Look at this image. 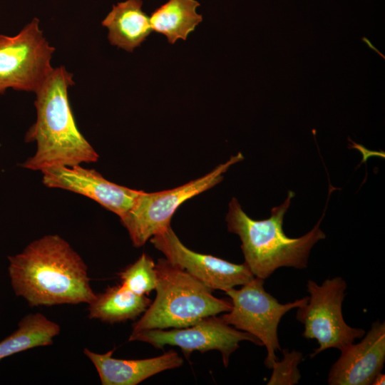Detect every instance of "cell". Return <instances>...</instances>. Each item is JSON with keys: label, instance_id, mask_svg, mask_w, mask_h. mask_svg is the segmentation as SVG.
Instances as JSON below:
<instances>
[{"label": "cell", "instance_id": "6da1fadb", "mask_svg": "<svg viewBox=\"0 0 385 385\" xmlns=\"http://www.w3.org/2000/svg\"><path fill=\"white\" fill-rule=\"evenodd\" d=\"M15 294L31 307L88 304L96 296L82 257L58 235H46L9 256Z\"/></svg>", "mask_w": 385, "mask_h": 385}, {"label": "cell", "instance_id": "7a4b0ae2", "mask_svg": "<svg viewBox=\"0 0 385 385\" xmlns=\"http://www.w3.org/2000/svg\"><path fill=\"white\" fill-rule=\"evenodd\" d=\"M73 84V74L60 66L53 68L35 92L36 120L24 140L35 142L36 150L21 167L41 171L50 166H73L98 160L73 115L68 91Z\"/></svg>", "mask_w": 385, "mask_h": 385}, {"label": "cell", "instance_id": "3957f363", "mask_svg": "<svg viewBox=\"0 0 385 385\" xmlns=\"http://www.w3.org/2000/svg\"><path fill=\"white\" fill-rule=\"evenodd\" d=\"M294 196L289 191L284 202L272 209L270 217L261 220L250 218L236 198L229 204L227 230L240 237L245 263L255 277L265 280L282 267L306 268L312 247L326 237L319 228L324 215L304 235L290 238L285 235L283 220Z\"/></svg>", "mask_w": 385, "mask_h": 385}, {"label": "cell", "instance_id": "277c9868", "mask_svg": "<svg viewBox=\"0 0 385 385\" xmlns=\"http://www.w3.org/2000/svg\"><path fill=\"white\" fill-rule=\"evenodd\" d=\"M155 270V299L133 324L132 332L188 327L231 309V302L214 297L212 289L165 258L158 260Z\"/></svg>", "mask_w": 385, "mask_h": 385}, {"label": "cell", "instance_id": "5b68a950", "mask_svg": "<svg viewBox=\"0 0 385 385\" xmlns=\"http://www.w3.org/2000/svg\"><path fill=\"white\" fill-rule=\"evenodd\" d=\"M244 159L241 153L232 156L204 176L173 189L155 192L142 191L131 208L120 217L133 246L141 247L170 226V220L185 201L218 184L229 168Z\"/></svg>", "mask_w": 385, "mask_h": 385}, {"label": "cell", "instance_id": "8992f818", "mask_svg": "<svg viewBox=\"0 0 385 385\" xmlns=\"http://www.w3.org/2000/svg\"><path fill=\"white\" fill-rule=\"evenodd\" d=\"M225 293L231 299L232 308L220 318L226 324L258 339L267 349L265 365L272 369L277 360L276 351L281 349L277 330L282 317L289 310L305 304L308 297L281 304L265 291L264 279L257 277L240 289L233 287Z\"/></svg>", "mask_w": 385, "mask_h": 385}, {"label": "cell", "instance_id": "52a82bcc", "mask_svg": "<svg viewBox=\"0 0 385 385\" xmlns=\"http://www.w3.org/2000/svg\"><path fill=\"white\" fill-rule=\"evenodd\" d=\"M346 287V281L340 277L327 279L320 285L312 279L307 281L309 296L306 304L297 308L296 319L304 327L302 337L314 339L319 344L311 358L328 349L340 350L366 334L363 329L349 326L344 319L342 303Z\"/></svg>", "mask_w": 385, "mask_h": 385}, {"label": "cell", "instance_id": "ba28073f", "mask_svg": "<svg viewBox=\"0 0 385 385\" xmlns=\"http://www.w3.org/2000/svg\"><path fill=\"white\" fill-rule=\"evenodd\" d=\"M54 51L37 18L15 36L0 35V96L9 88L35 93L53 68Z\"/></svg>", "mask_w": 385, "mask_h": 385}, {"label": "cell", "instance_id": "9c48e42d", "mask_svg": "<svg viewBox=\"0 0 385 385\" xmlns=\"http://www.w3.org/2000/svg\"><path fill=\"white\" fill-rule=\"evenodd\" d=\"M128 340L146 342L156 349L165 345L180 347L186 358L192 351L205 353L217 350L222 354L225 366L229 364L230 355L239 348L242 341H249L262 346L261 342L252 334L238 330L226 324L220 317H205L196 324L184 328L170 330L150 329L132 332Z\"/></svg>", "mask_w": 385, "mask_h": 385}, {"label": "cell", "instance_id": "30bf717a", "mask_svg": "<svg viewBox=\"0 0 385 385\" xmlns=\"http://www.w3.org/2000/svg\"><path fill=\"white\" fill-rule=\"evenodd\" d=\"M150 242L170 263L184 270L212 290L225 292L255 278L245 262L234 264L188 249L170 226L153 236Z\"/></svg>", "mask_w": 385, "mask_h": 385}, {"label": "cell", "instance_id": "8fae6325", "mask_svg": "<svg viewBox=\"0 0 385 385\" xmlns=\"http://www.w3.org/2000/svg\"><path fill=\"white\" fill-rule=\"evenodd\" d=\"M48 188H60L84 195L119 217L133 206L142 192L113 183L94 169L73 166H50L41 170Z\"/></svg>", "mask_w": 385, "mask_h": 385}, {"label": "cell", "instance_id": "7c38bea8", "mask_svg": "<svg viewBox=\"0 0 385 385\" xmlns=\"http://www.w3.org/2000/svg\"><path fill=\"white\" fill-rule=\"evenodd\" d=\"M340 351V356L330 369L328 384H372L385 361L384 322L375 321L359 343H351Z\"/></svg>", "mask_w": 385, "mask_h": 385}, {"label": "cell", "instance_id": "4fadbf2b", "mask_svg": "<svg viewBox=\"0 0 385 385\" xmlns=\"http://www.w3.org/2000/svg\"><path fill=\"white\" fill-rule=\"evenodd\" d=\"M114 349L104 354L84 349L103 385H136L163 371L182 366L183 359L174 350L160 356L143 359H120L113 357Z\"/></svg>", "mask_w": 385, "mask_h": 385}, {"label": "cell", "instance_id": "5bb4252c", "mask_svg": "<svg viewBox=\"0 0 385 385\" xmlns=\"http://www.w3.org/2000/svg\"><path fill=\"white\" fill-rule=\"evenodd\" d=\"M142 5V0H126L113 6L101 23L108 30L111 45L132 52L152 32L150 17Z\"/></svg>", "mask_w": 385, "mask_h": 385}, {"label": "cell", "instance_id": "9a60e30c", "mask_svg": "<svg viewBox=\"0 0 385 385\" xmlns=\"http://www.w3.org/2000/svg\"><path fill=\"white\" fill-rule=\"evenodd\" d=\"M150 303L146 295L136 294L120 284L96 294L88 303V317L110 324L134 320Z\"/></svg>", "mask_w": 385, "mask_h": 385}, {"label": "cell", "instance_id": "2e32d148", "mask_svg": "<svg viewBox=\"0 0 385 385\" xmlns=\"http://www.w3.org/2000/svg\"><path fill=\"white\" fill-rule=\"evenodd\" d=\"M199 6L196 0H169L151 14L152 31L165 35L171 44L179 38L186 40L202 21L196 12Z\"/></svg>", "mask_w": 385, "mask_h": 385}, {"label": "cell", "instance_id": "e0dca14e", "mask_svg": "<svg viewBox=\"0 0 385 385\" xmlns=\"http://www.w3.org/2000/svg\"><path fill=\"white\" fill-rule=\"evenodd\" d=\"M60 332V326L43 314L30 313L19 321L13 333L0 342V361L30 349L51 345Z\"/></svg>", "mask_w": 385, "mask_h": 385}, {"label": "cell", "instance_id": "ac0fdd59", "mask_svg": "<svg viewBox=\"0 0 385 385\" xmlns=\"http://www.w3.org/2000/svg\"><path fill=\"white\" fill-rule=\"evenodd\" d=\"M118 275L124 287L138 295L148 294L157 286L155 263L145 253Z\"/></svg>", "mask_w": 385, "mask_h": 385}, {"label": "cell", "instance_id": "d6986e66", "mask_svg": "<svg viewBox=\"0 0 385 385\" xmlns=\"http://www.w3.org/2000/svg\"><path fill=\"white\" fill-rule=\"evenodd\" d=\"M282 354L283 359L279 361L277 360L272 366L268 385H293L297 384L301 378L298 365L302 361V353L284 349Z\"/></svg>", "mask_w": 385, "mask_h": 385}, {"label": "cell", "instance_id": "ffe728a7", "mask_svg": "<svg viewBox=\"0 0 385 385\" xmlns=\"http://www.w3.org/2000/svg\"><path fill=\"white\" fill-rule=\"evenodd\" d=\"M384 379H385V375L381 372L376 376L372 384L373 385L384 384Z\"/></svg>", "mask_w": 385, "mask_h": 385}, {"label": "cell", "instance_id": "44dd1931", "mask_svg": "<svg viewBox=\"0 0 385 385\" xmlns=\"http://www.w3.org/2000/svg\"><path fill=\"white\" fill-rule=\"evenodd\" d=\"M362 41H364L367 45L368 46L371 48L372 50H374V51L377 52L379 56L381 57H382L383 58H384V56L381 54V53H380L374 46H373V45L371 44V43L366 38V37H363L362 38Z\"/></svg>", "mask_w": 385, "mask_h": 385}]
</instances>
